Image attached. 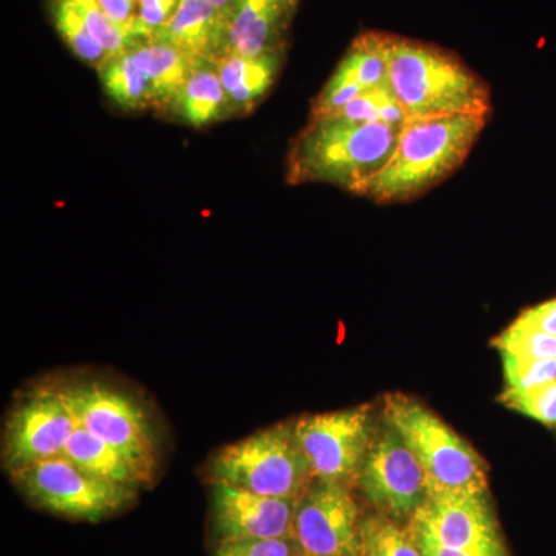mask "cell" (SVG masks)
I'll return each mask as SVG.
<instances>
[{
  "mask_svg": "<svg viewBox=\"0 0 556 556\" xmlns=\"http://www.w3.org/2000/svg\"><path fill=\"white\" fill-rule=\"evenodd\" d=\"M383 419L415 453L427 475V490L486 493L489 481L481 457L416 399L388 394Z\"/></svg>",
  "mask_w": 556,
  "mask_h": 556,
  "instance_id": "cell-4",
  "label": "cell"
},
{
  "mask_svg": "<svg viewBox=\"0 0 556 556\" xmlns=\"http://www.w3.org/2000/svg\"><path fill=\"white\" fill-rule=\"evenodd\" d=\"M401 130L382 123L311 119L289 149L288 182H327L357 193L386 167Z\"/></svg>",
  "mask_w": 556,
  "mask_h": 556,
  "instance_id": "cell-2",
  "label": "cell"
},
{
  "mask_svg": "<svg viewBox=\"0 0 556 556\" xmlns=\"http://www.w3.org/2000/svg\"><path fill=\"white\" fill-rule=\"evenodd\" d=\"M388 80L408 119L490 112L486 84L437 47L393 38Z\"/></svg>",
  "mask_w": 556,
  "mask_h": 556,
  "instance_id": "cell-3",
  "label": "cell"
},
{
  "mask_svg": "<svg viewBox=\"0 0 556 556\" xmlns=\"http://www.w3.org/2000/svg\"><path fill=\"white\" fill-rule=\"evenodd\" d=\"M364 91L358 84L348 78L345 73L336 68L327 86L321 89L316 100H314L311 119L328 118V116L334 115L340 109L356 100L358 94L364 93Z\"/></svg>",
  "mask_w": 556,
  "mask_h": 556,
  "instance_id": "cell-29",
  "label": "cell"
},
{
  "mask_svg": "<svg viewBox=\"0 0 556 556\" xmlns=\"http://www.w3.org/2000/svg\"><path fill=\"white\" fill-rule=\"evenodd\" d=\"M295 556H298V555H295ZM300 556H309V555L303 554V555H300Z\"/></svg>",
  "mask_w": 556,
  "mask_h": 556,
  "instance_id": "cell-37",
  "label": "cell"
},
{
  "mask_svg": "<svg viewBox=\"0 0 556 556\" xmlns=\"http://www.w3.org/2000/svg\"><path fill=\"white\" fill-rule=\"evenodd\" d=\"M493 345L501 354L535 361H556V336L522 327L517 321H514L500 338L493 340Z\"/></svg>",
  "mask_w": 556,
  "mask_h": 556,
  "instance_id": "cell-25",
  "label": "cell"
},
{
  "mask_svg": "<svg viewBox=\"0 0 556 556\" xmlns=\"http://www.w3.org/2000/svg\"><path fill=\"white\" fill-rule=\"evenodd\" d=\"M285 5L288 7L289 10L294 11L295 7H298L299 0H283Z\"/></svg>",
  "mask_w": 556,
  "mask_h": 556,
  "instance_id": "cell-36",
  "label": "cell"
},
{
  "mask_svg": "<svg viewBox=\"0 0 556 556\" xmlns=\"http://www.w3.org/2000/svg\"><path fill=\"white\" fill-rule=\"evenodd\" d=\"M358 485L380 514L412 519L427 497V475L393 427L382 428L357 471Z\"/></svg>",
  "mask_w": 556,
  "mask_h": 556,
  "instance_id": "cell-8",
  "label": "cell"
},
{
  "mask_svg": "<svg viewBox=\"0 0 556 556\" xmlns=\"http://www.w3.org/2000/svg\"><path fill=\"white\" fill-rule=\"evenodd\" d=\"M31 503L54 515L98 521L135 497V486L91 477L67 457H51L11 471Z\"/></svg>",
  "mask_w": 556,
  "mask_h": 556,
  "instance_id": "cell-6",
  "label": "cell"
},
{
  "mask_svg": "<svg viewBox=\"0 0 556 556\" xmlns=\"http://www.w3.org/2000/svg\"><path fill=\"white\" fill-rule=\"evenodd\" d=\"M515 321L522 327L556 336V299L525 311Z\"/></svg>",
  "mask_w": 556,
  "mask_h": 556,
  "instance_id": "cell-33",
  "label": "cell"
},
{
  "mask_svg": "<svg viewBox=\"0 0 556 556\" xmlns=\"http://www.w3.org/2000/svg\"><path fill=\"white\" fill-rule=\"evenodd\" d=\"M485 123V116L473 115L408 119L386 167L356 195L378 203L415 199L464 163Z\"/></svg>",
  "mask_w": 556,
  "mask_h": 556,
  "instance_id": "cell-1",
  "label": "cell"
},
{
  "mask_svg": "<svg viewBox=\"0 0 556 556\" xmlns=\"http://www.w3.org/2000/svg\"><path fill=\"white\" fill-rule=\"evenodd\" d=\"M76 13L83 17L93 38L104 47L109 56L123 53L138 46L126 31L121 30L105 16L98 0H67Z\"/></svg>",
  "mask_w": 556,
  "mask_h": 556,
  "instance_id": "cell-26",
  "label": "cell"
},
{
  "mask_svg": "<svg viewBox=\"0 0 556 556\" xmlns=\"http://www.w3.org/2000/svg\"><path fill=\"white\" fill-rule=\"evenodd\" d=\"M299 548L294 538H243L222 541L215 556H295Z\"/></svg>",
  "mask_w": 556,
  "mask_h": 556,
  "instance_id": "cell-30",
  "label": "cell"
},
{
  "mask_svg": "<svg viewBox=\"0 0 556 556\" xmlns=\"http://www.w3.org/2000/svg\"><path fill=\"white\" fill-rule=\"evenodd\" d=\"M409 525L444 547L475 556H507L486 493L428 489Z\"/></svg>",
  "mask_w": 556,
  "mask_h": 556,
  "instance_id": "cell-9",
  "label": "cell"
},
{
  "mask_svg": "<svg viewBox=\"0 0 556 556\" xmlns=\"http://www.w3.org/2000/svg\"><path fill=\"white\" fill-rule=\"evenodd\" d=\"M292 538L309 556H361V511L346 482H311L295 506Z\"/></svg>",
  "mask_w": 556,
  "mask_h": 556,
  "instance_id": "cell-10",
  "label": "cell"
},
{
  "mask_svg": "<svg viewBox=\"0 0 556 556\" xmlns=\"http://www.w3.org/2000/svg\"><path fill=\"white\" fill-rule=\"evenodd\" d=\"M328 118L350 121V123H382L396 129H402L408 123L407 112L397 101L390 83L376 89L365 90L356 100L351 101Z\"/></svg>",
  "mask_w": 556,
  "mask_h": 556,
  "instance_id": "cell-23",
  "label": "cell"
},
{
  "mask_svg": "<svg viewBox=\"0 0 556 556\" xmlns=\"http://www.w3.org/2000/svg\"><path fill=\"white\" fill-rule=\"evenodd\" d=\"M215 530L222 541L243 538H292L298 501L258 495L228 482L214 481Z\"/></svg>",
  "mask_w": 556,
  "mask_h": 556,
  "instance_id": "cell-13",
  "label": "cell"
},
{
  "mask_svg": "<svg viewBox=\"0 0 556 556\" xmlns=\"http://www.w3.org/2000/svg\"><path fill=\"white\" fill-rule=\"evenodd\" d=\"M361 556H424L412 530L402 529L386 515L362 521Z\"/></svg>",
  "mask_w": 556,
  "mask_h": 556,
  "instance_id": "cell-24",
  "label": "cell"
},
{
  "mask_svg": "<svg viewBox=\"0 0 556 556\" xmlns=\"http://www.w3.org/2000/svg\"><path fill=\"white\" fill-rule=\"evenodd\" d=\"M181 0H138V17L134 33L138 42L152 40L153 35L177 13Z\"/></svg>",
  "mask_w": 556,
  "mask_h": 556,
  "instance_id": "cell-31",
  "label": "cell"
},
{
  "mask_svg": "<svg viewBox=\"0 0 556 556\" xmlns=\"http://www.w3.org/2000/svg\"><path fill=\"white\" fill-rule=\"evenodd\" d=\"M292 13L283 0H236L222 54L254 58L281 53Z\"/></svg>",
  "mask_w": 556,
  "mask_h": 556,
  "instance_id": "cell-14",
  "label": "cell"
},
{
  "mask_svg": "<svg viewBox=\"0 0 556 556\" xmlns=\"http://www.w3.org/2000/svg\"><path fill=\"white\" fill-rule=\"evenodd\" d=\"M98 70L105 97L123 112L152 108L148 76L138 67L130 50L105 58Z\"/></svg>",
  "mask_w": 556,
  "mask_h": 556,
  "instance_id": "cell-20",
  "label": "cell"
},
{
  "mask_svg": "<svg viewBox=\"0 0 556 556\" xmlns=\"http://www.w3.org/2000/svg\"><path fill=\"white\" fill-rule=\"evenodd\" d=\"M138 67L148 76L152 108L169 112L172 101L195 67V58L160 40H146L130 49Z\"/></svg>",
  "mask_w": 556,
  "mask_h": 556,
  "instance_id": "cell-18",
  "label": "cell"
},
{
  "mask_svg": "<svg viewBox=\"0 0 556 556\" xmlns=\"http://www.w3.org/2000/svg\"><path fill=\"white\" fill-rule=\"evenodd\" d=\"M503 356L504 379L510 390H529L556 380V361H535L501 354Z\"/></svg>",
  "mask_w": 556,
  "mask_h": 556,
  "instance_id": "cell-28",
  "label": "cell"
},
{
  "mask_svg": "<svg viewBox=\"0 0 556 556\" xmlns=\"http://www.w3.org/2000/svg\"><path fill=\"white\" fill-rule=\"evenodd\" d=\"M80 427L123 453L148 481L155 467V448L141 409L113 388L90 382L62 390Z\"/></svg>",
  "mask_w": 556,
  "mask_h": 556,
  "instance_id": "cell-7",
  "label": "cell"
},
{
  "mask_svg": "<svg viewBox=\"0 0 556 556\" xmlns=\"http://www.w3.org/2000/svg\"><path fill=\"white\" fill-rule=\"evenodd\" d=\"M62 456L67 457L76 467L91 477L104 479V481L130 486L144 482L137 468L131 466L130 460L123 453L91 434L79 424Z\"/></svg>",
  "mask_w": 556,
  "mask_h": 556,
  "instance_id": "cell-19",
  "label": "cell"
},
{
  "mask_svg": "<svg viewBox=\"0 0 556 556\" xmlns=\"http://www.w3.org/2000/svg\"><path fill=\"white\" fill-rule=\"evenodd\" d=\"M214 64L228 97L230 116H244L265 100L276 84L281 53L254 58L222 54Z\"/></svg>",
  "mask_w": 556,
  "mask_h": 556,
  "instance_id": "cell-16",
  "label": "cell"
},
{
  "mask_svg": "<svg viewBox=\"0 0 556 556\" xmlns=\"http://www.w3.org/2000/svg\"><path fill=\"white\" fill-rule=\"evenodd\" d=\"M98 2L112 24L126 31L131 39L137 40L134 28L138 17V0H98Z\"/></svg>",
  "mask_w": 556,
  "mask_h": 556,
  "instance_id": "cell-32",
  "label": "cell"
},
{
  "mask_svg": "<svg viewBox=\"0 0 556 556\" xmlns=\"http://www.w3.org/2000/svg\"><path fill=\"white\" fill-rule=\"evenodd\" d=\"M391 36L367 33L358 36L346 51L338 68L364 90L386 86L390 72Z\"/></svg>",
  "mask_w": 556,
  "mask_h": 556,
  "instance_id": "cell-21",
  "label": "cell"
},
{
  "mask_svg": "<svg viewBox=\"0 0 556 556\" xmlns=\"http://www.w3.org/2000/svg\"><path fill=\"white\" fill-rule=\"evenodd\" d=\"M78 420L62 390H42L11 413L3 442L10 470L64 455Z\"/></svg>",
  "mask_w": 556,
  "mask_h": 556,
  "instance_id": "cell-12",
  "label": "cell"
},
{
  "mask_svg": "<svg viewBox=\"0 0 556 556\" xmlns=\"http://www.w3.org/2000/svg\"><path fill=\"white\" fill-rule=\"evenodd\" d=\"M208 470L214 481L291 501H299L314 479L292 424H280L226 445Z\"/></svg>",
  "mask_w": 556,
  "mask_h": 556,
  "instance_id": "cell-5",
  "label": "cell"
},
{
  "mask_svg": "<svg viewBox=\"0 0 556 556\" xmlns=\"http://www.w3.org/2000/svg\"><path fill=\"white\" fill-rule=\"evenodd\" d=\"M408 529L412 530L413 536H415L417 546L422 551L424 556H475L466 554V552L455 551V548H448L439 544L433 538L428 536L426 532L417 529V527L409 525Z\"/></svg>",
  "mask_w": 556,
  "mask_h": 556,
  "instance_id": "cell-34",
  "label": "cell"
},
{
  "mask_svg": "<svg viewBox=\"0 0 556 556\" xmlns=\"http://www.w3.org/2000/svg\"><path fill=\"white\" fill-rule=\"evenodd\" d=\"M167 113L193 129L230 118L228 97L214 61L197 62Z\"/></svg>",
  "mask_w": 556,
  "mask_h": 556,
  "instance_id": "cell-17",
  "label": "cell"
},
{
  "mask_svg": "<svg viewBox=\"0 0 556 556\" xmlns=\"http://www.w3.org/2000/svg\"><path fill=\"white\" fill-rule=\"evenodd\" d=\"M294 433L314 479L342 482L357 477L376 437L368 407L302 417L294 424Z\"/></svg>",
  "mask_w": 556,
  "mask_h": 556,
  "instance_id": "cell-11",
  "label": "cell"
},
{
  "mask_svg": "<svg viewBox=\"0 0 556 556\" xmlns=\"http://www.w3.org/2000/svg\"><path fill=\"white\" fill-rule=\"evenodd\" d=\"M49 9L51 21L62 42L78 60L86 62L90 67H100L109 53L93 38L83 17L76 13L67 0H49Z\"/></svg>",
  "mask_w": 556,
  "mask_h": 556,
  "instance_id": "cell-22",
  "label": "cell"
},
{
  "mask_svg": "<svg viewBox=\"0 0 556 556\" xmlns=\"http://www.w3.org/2000/svg\"><path fill=\"white\" fill-rule=\"evenodd\" d=\"M204 2L211 3V5H214L215 9H218L222 11V13H225L226 16L229 17L230 11H232L236 0H204Z\"/></svg>",
  "mask_w": 556,
  "mask_h": 556,
  "instance_id": "cell-35",
  "label": "cell"
},
{
  "mask_svg": "<svg viewBox=\"0 0 556 556\" xmlns=\"http://www.w3.org/2000/svg\"><path fill=\"white\" fill-rule=\"evenodd\" d=\"M501 401L506 407L547 427H556V380L529 390L504 391Z\"/></svg>",
  "mask_w": 556,
  "mask_h": 556,
  "instance_id": "cell-27",
  "label": "cell"
},
{
  "mask_svg": "<svg viewBox=\"0 0 556 556\" xmlns=\"http://www.w3.org/2000/svg\"><path fill=\"white\" fill-rule=\"evenodd\" d=\"M228 20L204 0H181L177 13L152 40L170 43L195 60L215 61L225 49Z\"/></svg>",
  "mask_w": 556,
  "mask_h": 556,
  "instance_id": "cell-15",
  "label": "cell"
}]
</instances>
